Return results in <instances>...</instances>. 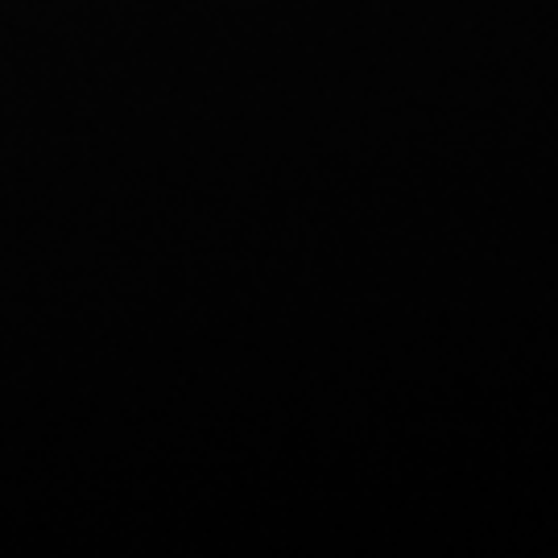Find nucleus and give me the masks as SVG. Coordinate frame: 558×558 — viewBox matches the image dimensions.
I'll use <instances>...</instances> for the list:
<instances>
[]
</instances>
